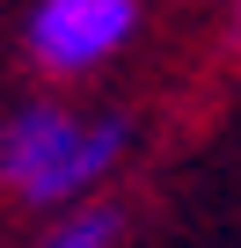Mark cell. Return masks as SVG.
Instances as JSON below:
<instances>
[{
  "mask_svg": "<svg viewBox=\"0 0 241 248\" xmlns=\"http://www.w3.org/2000/svg\"><path fill=\"white\" fill-rule=\"evenodd\" d=\"M125 139V117H73L59 102H30L0 132V183L22 204H73L117 168Z\"/></svg>",
  "mask_w": 241,
  "mask_h": 248,
  "instance_id": "1",
  "label": "cell"
},
{
  "mask_svg": "<svg viewBox=\"0 0 241 248\" xmlns=\"http://www.w3.org/2000/svg\"><path fill=\"white\" fill-rule=\"evenodd\" d=\"M132 30H139V0H37L22 44L44 73H95L132 44Z\"/></svg>",
  "mask_w": 241,
  "mask_h": 248,
  "instance_id": "2",
  "label": "cell"
},
{
  "mask_svg": "<svg viewBox=\"0 0 241 248\" xmlns=\"http://www.w3.org/2000/svg\"><path fill=\"white\" fill-rule=\"evenodd\" d=\"M117 233H125V212H117V204H88V212L59 219L37 248H117Z\"/></svg>",
  "mask_w": 241,
  "mask_h": 248,
  "instance_id": "3",
  "label": "cell"
}]
</instances>
